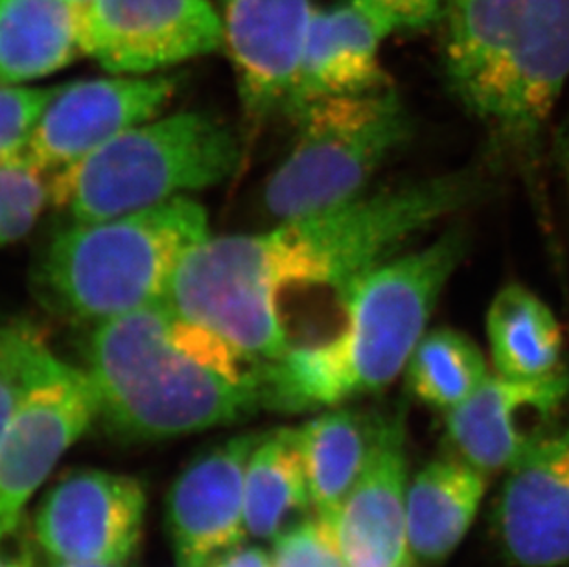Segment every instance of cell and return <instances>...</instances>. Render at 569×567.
<instances>
[{"label": "cell", "mask_w": 569, "mask_h": 567, "mask_svg": "<svg viewBox=\"0 0 569 567\" xmlns=\"http://www.w3.org/2000/svg\"><path fill=\"white\" fill-rule=\"evenodd\" d=\"M49 203L50 188L39 171L0 167V247L24 238Z\"/></svg>", "instance_id": "obj_25"}, {"label": "cell", "mask_w": 569, "mask_h": 567, "mask_svg": "<svg viewBox=\"0 0 569 567\" xmlns=\"http://www.w3.org/2000/svg\"><path fill=\"white\" fill-rule=\"evenodd\" d=\"M496 504V533L518 567L569 564V424L510 466Z\"/></svg>", "instance_id": "obj_14"}, {"label": "cell", "mask_w": 569, "mask_h": 567, "mask_svg": "<svg viewBox=\"0 0 569 567\" xmlns=\"http://www.w3.org/2000/svg\"><path fill=\"white\" fill-rule=\"evenodd\" d=\"M50 352L43 332L30 322L0 327V440Z\"/></svg>", "instance_id": "obj_23"}, {"label": "cell", "mask_w": 569, "mask_h": 567, "mask_svg": "<svg viewBox=\"0 0 569 567\" xmlns=\"http://www.w3.org/2000/svg\"><path fill=\"white\" fill-rule=\"evenodd\" d=\"M0 567H36V555L28 538L17 541L16 549H6L0 544Z\"/></svg>", "instance_id": "obj_29"}, {"label": "cell", "mask_w": 569, "mask_h": 567, "mask_svg": "<svg viewBox=\"0 0 569 567\" xmlns=\"http://www.w3.org/2000/svg\"><path fill=\"white\" fill-rule=\"evenodd\" d=\"M176 91L178 81L161 74L63 83L44 109L22 165L39 173L72 167L128 129L159 117Z\"/></svg>", "instance_id": "obj_10"}, {"label": "cell", "mask_w": 569, "mask_h": 567, "mask_svg": "<svg viewBox=\"0 0 569 567\" xmlns=\"http://www.w3.org/2000/svg\"><path fill=\"white\" fill-rule=\"evenodd\" d=\"M386 417L341 407L296 428L312 507L327 524L366 468Z\"/></svg>", "instance_id": "obj_18"}, {"label": "cell", "mask_w": 569, "mask_h": 567, "mask_svg": "<svg viewBox=\"0 0 569 567\" xmlns=\"http://www.w3.org/2000/svg\"><path fill=\"white\" fill-rule=\"evenodd\" d=\"M242 156L234 131L209 113L157 117L56 171L50 203L74 221L108 220L221 185Z\"/></svg>", "instance_id": "obj_5"}, {"label": "cell", "mask_w": 569, "mask_h": 567, "mask_svg": "<svg viewBox=\"0 0 569 567\" xmlns=\"http://www.w3.org/2000/svg\"><path fill=\"white\" fill-rule=\"evenodd\" d=\"M485 474L461 457L431 460L408 487L409 560L445 563L470 529L483 499Z\"/></svg>", "instance_id": "obj_17"}, {"label": "cell", "mask_w": 569, "mask_h": 567, "mask_svg": "<svg viewBox=\"0 0 569 567\" xmlns=\"http://www.w3.org/2000/svg\"><path fill=\"white\" fill-rule=\"evenodd\" d=\"M86 372L98 417L120 439H173L263 409L260 367L179 319L164 299L97 322Z\"/></svg>", "instance_id": "obj_1"}, {"label": "cell", "mask_w": 569, "mask_h": 567, "mask_svg": "<svg viewBox=\"0 0 569 567\" xmlns=\"http://www.w3.org/2000/svg\"><path fill=\"white\" fill-rule=\"evenodd\" d=\"M209 235L207 209L189 196L108 220L72 221L44 249L39 289L61 316L108 321L164 299L181 258Z\"/></svg>", "instance_id": "obj_4"}, {"label": "cell", "mask_w": 569, "mask_h": 567, "mask_svg": "<svg viewBox=\"0 0 569 567\" xmlns=\"http://www.w3.org/2000/svg\"><path fill=\"white\" fill-rule=\"evenodd\" d=\"M409 567H415V564H413V566H409Z\"/></svg>", "instance_id": "obj_32"}, {"label": "cell", "mask_w": 569, "mask_h": 567, "mask_svg": "<svg viewBox=\"0 0 569 567\" xmlns=\"http://www.w3.org/2000/svg\"><path fill=\"white\" fill-rule=\"evenodd\" d=\"M358 6L378 21L391 28L392 33L417 32L433 27L445 19L450 0H345Z\"/></svg>", "instance_id": "obj_27"}, {"label": "cell", "mask_w": 569, "mask_h": 567, "mask_svg": "<svg viewBox=\"0 0 569 567\" xmlns=\"http://www.w3.org/2000/svg\"><path fill=\"white\" fill-rule=\"evenodd\" d=\"M78 32L81 54L109 74H157L223 47L210 0H92Z\"/></svg>", "instance_id": "obj_8"}, {"label": "cell", "mask_w": 569, "mask_h": 567, "mask_svg": "<svg viewBox=\"0 0 569 567\" xmlns=\"http://www.w3.org/2000/svg\"><path fill=\"white\" fill-rule=\"evenodd\" d=\"M487 336L498 375L532 380L562 369V330L538 295L510 284L487 311Z\"/></svg>", "instance_id": "obj_20"}, {"label": "cell", "mask_w": 569, "mask_h": 567, "mask_svg": "<svg viewBox=\"0 0 569 567\" xmlns=\"http://www.w3.org/2000/svg\"><path fill=\"white\" fill-rule=\"evenodd\" d=\"M63 2H67L70 8H74V10L80 13L83 8H87V6L91 4L92 0H63Z\"/></svg>", "instance_id": "obj_31"}, {"label": "cell", "mask_w": 569, "mask_h": 567, "mask_svg": "<svg viewBox=\"0 0 569 567\" xmlns=\"http://www.w3.org/2000/svg\"><path fill=\"white\" fill-rule=\"evenodd\" d=\"M389 36L391 28L345 0L325 10L316 8L284 115L291 118L328 98L389 87L380 58L381 44Z\"/></svg>", "instance_id": "obj_16"}, {"label": "cell", "mask_w": 569, "mask_h": 567, "mask_svg": "<svg viewBox=\"0 0 569 567\" xmlns=\"http://www.w3.org/2000/svg\"><path fill=\"white\" fill-rule=\"evenodd\" d=\"M78 11L63 0H0V86H24L80 58Z\"/></svg>", "instance_id": "obj_19"}, {"label": "cell", "mask_w": 569, "mask_h": 567, "mask_svg": "<svg viewBox=\"0 0 569 567\" xmlns=\"http://www.w3.org/2000/svg\"><path fill=\"white\" fill-rule=\"evenodd\" d=\"M44 567H126V564H109V563H52Z\"/></svg>", "instance_id": "obj_30"}, {"label": "cell", "mask_w": 569, "mask_h": 567, "mask_svg": "<svg viewBox=\"0 0 569 567\" xmlns=\"http://www.w3.org/2000/svg\"><path fill=\"white\" fill-rule=\"evenodd\" d=\"M146 507L137 477L70 471L36 510L32 538L52 563L126 564L139 546Z\"/></svg>", "instance_id": "obj_9"}, {"label": "cell", "mask_w": 569, "mask_h": 567, "mask_svg": "<svg viewBox=\"0 0 569 567\" xmlns=\"http://www.w3.org/2000/svg\"><path fill=\"white\" fill-rule=\"evenodd\" d=\"M465 251L467 236L451 229L352 280L339 294L345 325L336 336L291 345L282 358L260 367L263 409L317 411L386 389L402 375Z\"/></svg>", "instance_id": "obj_2"}, {"label": "cell", "mask_w": 569, "mask_h": 567, "mask_svg": "<svg viewBox=\"0 0 569 567\" xmlns=\"http://www.w3.org/2000/svg\"><path fill=\"white\" fill-rule=\"evenodd\" d=\"M442 22L450 91L498 145L531 151L569 78V0H450Z\"/></svg>", "instance_id": "obj_3"}, {"label": "cell", "mask_w": 569, "mask_h": 567, "mask_svg": "<svg viewBox=\"0 0 569 567\" xmlns=\"http://www.w3.org/2000/svg\"><path fill=\"white\" fill-rule=\"evenodd\" d=\"M260 435H238L201 451L173 481L167 529L179 567H203L248 536L246 470Z\"/></svg>", "instance_id": "obj_13"}, {"label": "cell", "mask_w": 569, "mask_h": 567, "mask_svg": "<svg viewBox=\"0 0 569 567\" xmlns=\"http://www.w3.org/2000/svg\"><path fill=\"white\" fill-rule=\"evenodd\" d=\"M569 400V369L532 380L489 376L461 406L446 412L457 457L483 474L509 470L551 429Z\"/></svg>", "instance_id": "obj_11"}, {"label": "cell", "mask_w": 569, "mask_h": 567, "mask_svg": "<svg viewBox=\"0 0 569 567\" xmlns=\"http://www.w3.org/2000/svg\"><path fill=\"white\" fill-rule=\"evenodd\" d=\"M312 507L296 428L260 435L246 470V530L273 540Z\"/></svg>", "instance_id": "obj_21"}, {"label": "cell", "mask_w": 569, "mask_h": 567, "mask_svg": "<svg viewBox=\"0 0 569 567\" xmlns=\"http://www.w3.org/2000/svg\"><path fill=\"white\" fill-rule=\"evenodd\" d=\"M403 376L417 400L448 412L483 386L489 370L472 339L451 328H439L426 332L415 345Z\"/></svg>", "instance_id": "obj_22"}, {"label": "cell", "mask_w": 569, "mask_h": 567, "mask_svg": "<svg viewBox=\"0 0 569 567\" xmlns=\"http://www.w3.org/2000/svg\"><path fill=\"white\" fill-rule=\"evenodd\" d=\"M97 418L87 372L50 352L0 440V544L19 533L28 501Z\"/></svg>", "instance_id": "obj_7"}, {"label": "cell", "mask_w": 569, "mask_h": 567, "mask_svg": "<svg viewBox=\"0 0 569 567\" xmlns=\"http://www.w3.org/2000/svg\"><path fill=\"white\" fill-rule=\"evenodd\" d=\"M58 87L0 86V167L22 165Z\"/></svg>", "instance_id": "obj_24"}, {"label": "cell", "mask_w": 569, "mask_h": 567, "mask_svg": "<svg viewBox=\"0 0 569 567\" xmlns=\"http://www.w3.org/2000/svg\"><path fill=\"white\" fill-rule=\"evenodd\" d=\"M203 567H273V563H271V555L260 547L240 544L212 558Z\"/></svg>", "instance_id": "obj_28"}, {"label": "cell", "mask_w": 569, "mask_h": 567, "mask_svg": "<svg viewBox=\"0 0 569 567\" xmlns=\"http://www.w3.org/2000/svg\"><path fill=\"white\" fill-rule=\"evenodd\" d=\"M291 120L296 145L263 188V209L277 223L366 193L413 133L408 106L391 86L310 103Z\"/></svg>", "instance_id": "obj_6"}, {"label": "cell", "mask_w": 569, "mask_h": 567, "mask_svg": "<svg viewBox=\"0 0 569 567\" xmlns=\"http://www.w3.org/2000/svg\"><path fill=\"white\" fill-rule=\"evenodd\" d=\"M408 460L403 412L387 415L377 445L330 521L347 567H409Z\"/></svg>", "instance_id": "obj_15"}, {"label": "cell", "mask_w": 569, "mask_h": 567, "mask_svg": "<svg viewBox=\"0 0 569 567\" xmlns=\"http://www.w3.org/2000/svg\"><path fill=\"white\" fill-rule=\"evenodd\" d=\"M223 47L246 122L284 113L312 22V0H220Z\"/></svg>", "instance_id": "obj_12"}, {"label": "cell", "mask_w": 569, "mask_h": 567, "mask_svg": "<svg viewBox=\"0 0 569 567\" xmlns=\"http://www.w3.org/2000/svg\"><path fill=\"white\" fill-rule=\"evenodd\" d=\"M273 567H347L332 529L325 519L302 518L273 538Z\"/></svg>", "instance_id": "obj_26"}]
</instances>
